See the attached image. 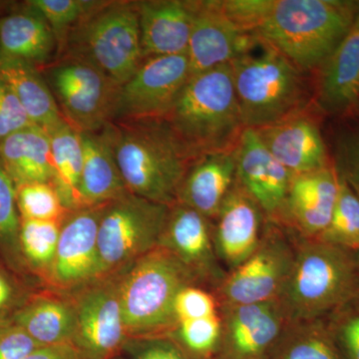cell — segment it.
Masks as SVG:
<instances>
[{"label": "cell", "mask_w": 359, "mask_h": 359, "mask_svg": "<svg viewBox=\"0 0 359 359\" xmlns=\"http://www.w3.org/2000/svg\"><path fill=\"white\" fill-rule=\"evenodd\" d=\"M353 2L264 0L252 35L273 47L299 70L325 63L355 20Z\"/></svg>", "instance_id": "6da1fadb"}, {"label": "cell", "mask_w": 359, "mask_h": 359, "mask_svg": "<svg viewBox=\"0 0 359 359\" xmlns=\"http://www.w3.org/2000/svg\"><path fill=\"white\" fill-rule=\"evenodd\" d=\"M116 161L130 194L158 204H178L180 188L197 159L161 119L107 126Z\"/></svg>", "instance_id": "7a4b0ae2"}, {"label": "cell", "mask_w": 359, "mask_h": 359, "mask_svg": "<svg viewBox=\"0 0 359 359\" xmlns=\"http://www.w3.org/2000/svg\"><path fill=\"white\" fill-rule=\"evenodd\" d=\"M161 120L195 157L233 150L245 128L231 63L192 75Z\"/></svg>", "instance_id": "3957f363"}, {"label": "cell", "mask_w": 359, "mask_h": 359, "mask_svg": "<svg viewBox=\"0 0 359 359\" xmlns=\"http://www.w3.org/2000/svg\"><path fill=\"white\" fill-rule=\"evenodd\" d=\"M127 269L119 278L118 292L128 337H155L177 325L175 299L197 276L162 245Z\"/></svg>", "instance_id": "277c9868"}, {"label": "cell", "mask_w": 359, "mask_h": 359, "mask_svg": "<svg viewBox=\"0 0 359 359\" xmlns=\"http://www.w3.org/2000/svg\"><path fill=\"white\" fill-rule=\"evenodd\" d=\"M254 46L231 66L243 126L257 130L301 113L306 86L301 70L283 54L264 43L255 54Z\"/></svg>", "instance_id": "5b68a950"}, {"label": "cell", "mask_w": 359, "mask_h": 359, "mask_svg": "<svg viewBox=\"0 0 359 359\" xmlns=\"http://www.w3.org/2000/svg\"><path fill=\"white\" fill-rule=\"evenodd\" d=\"M282 294L297 320L337 311L359 294V262L351 250L314 240L294 257Z\"/></svg>", "instance_id": "8992f818"}, {"label": "cell", "mask_w": 359, "mask_h": 359, "mask_svg": "<svg viewBox=\"0 0 359 359\" xmlns=\"http://www.w3.org/2000/svg\"><path fill=\"white\" fill-rule=\"evenodd\" d=\"M76 51L119 85L126 83L144 61L136 2H102L75 28Z\"/></svg>", "instance_id": "52a82bcc"}, {"label": "cell", "mask_w": 359, "mask_h": 359, "mask_svg": "<svg viewBox=\"0 0 359 359\" xmlns=\"http://www.w3.org/2000/svg\"><path fill=\"white\" fill-rule=\"evenodd\" d=\"M171 208L130 193L106 205L98 230L99 280L159 247Z\"/></svg>", "instance_id": "ba28073f"}, {"label": "cell", "mask_w": 359, "mask_h": 359, "mask_svg": "<svg viewBox=\"0 0 359 359\" xmlns=\"http://www.w3.org/2000/svg\"><path fill=\"white\" fill-rule=\"evenodd\" d=\"M48 83L63 117L81 133L102 131L114 120L121 85L89 61L70 54L52 66Z\"/></svg>", "instance_id": "9c48e42d"}, {"label": "cell", "mask_w": 359, "mask_h": 359, "mask_svg": "<svg viewBox=\"0 0 359 359\" xmlns=\"http://www.w3.org/2000/svg\"><path fill=\"white\" fill-rule=\"evenodd\" d=\"M191 75L187 53L144 59L120 87L113 122L162 119Z\"/></svg>", "instance_id": "30bf717a"}, {"label": "cell", "mask_w": 359, "mask_h": 359, "mask_svg": "<svg viewBox=\"0 0 359 359\" xmlns=\"http://www.w3.org/2000/svg\"><path fill=\"white\" fill-rule=\"evenodd\" d=\"M118 282L97 280L78 295L74 344L84 359H111L128 339L123 323Z\"/></svg>", "instance_id": "8fae6325"}, {"label": "cell", "mask_w": 359, "mask_h": 359, "mask_svg": "<svg viewBox=\"0 0 359 359\" xmlns=\"http://www.w3.org/2000/svg\"><path fill=\"white\" fill-rule=\"evenodd\" d=\"M105 205L75 210L63 222L48 271L54 285L73 289L99 280L98 230Z\"/></svg>", "instance_id": "7c38bea8"}, {"label": "cell", "mask_w": 359, "mask_h": 359, "mask_svg": "<svg viewBox=\"0 0 359 359\" xmlns=\"http://www.w3.org/2000/svg\"><path fill=\"white\" fill-rule=\"evenodd\" d=\"M257 42V39L242 29L226 13L222 1H196L192 33L187 51L191 74L231 63Z\"/></svg>", "instance_id": "4fadbf2b"}, {"label": "cell", "mask_w": 359, "mask_h": 359, "mask_svg": "<svg viewBox=\"0 0 359 359\" xmlns=\"http://www.w3.org/2000/svg\"><path fill=\"white\" fill-rule=\"evenodd\" d=\"M294 259L280 238L262 241L256 252L226 278L224 299L231 306L275 302L287 283Z\"/></svg>", "instance_id": "5bb4252c"}, {"label": "cell", "mask_w": 359, "mask_h": 359, "mask_svg": "<svg viewBox=\"0 0 359 359\" xmlns=\"http://www.w3.org/2000/svg\"><path fill=\"white\" fill-rule=\"evenodd\" d=\"M236 159L238 182L262 211L271 217L285 211L294 175L269 152L256 130H243Z\"/></svg>", "instance_id": "9a60e30c"}, {"label": "cell", "mask_w": 359, "mask_h": 359, "mask_svg": "<svg viewBox=\"0 0 359 359\" xmlns=\"http://www.w3.org/2000/svg\"><path fill=\"white\" fill-rule=\"evenodd\" d=\"M262 212L256 201L236 182L217 216L215 233V250L230 268L237 269L261 245Z\"/></svg>", "instance_id": "2e32d148"}, {"label": "cell", "mask_w": 359, "mask_h": 359, "mask_svg": "<svg viewBox=\"0 0 359 359\" xmlns=\"http://www.w3.org/2000/svg\"><path fill=\"white\" fill-rule=\"evenodd\" d=\"M144 59L188 51L196 1H136Z\"/></svg>", "instance_id": "e0dca14e"}, {"label": "cell", "mask_w": 359, "mask_h": 359, "mask_svg": "<svg viewBox=\"0 0 359 359\" xmlns=\"http://www.w3.org/2000/svg\"><path fill=\"white\" fill-rule=\"evenodd\" d=\"M256 131L269 152L292 175L327 166V150L320 129L302 113Z\"/></svg>", "instance_id": "ac0fdd59"}, {"label": "cell", "mask_w": 359, "mask_h": 359, "mask_svg": "<svg viewBox=\"0 0 359 359\" xmlns=\"http://www.w3.org/2000/svg\"><path fill=\"white\" fill-rule=\"evenodd\" d=\"M235 181L236 148L200 156L194 161L183 180L178 204L195 210L207 219L215 218Z\"/></svg>", "instance_id": "d6986e66"}, {"label": "cell", "mask_w": 359, "mask_h": 359, "mask_svg": "<svg viewBox=\"0 0 359 359\" xmlns=\"http://www.w3.org/2000/svg\"><path fill=\"white\" fill-rule=\"evenodd\" d=\"M339 188V174L328 166L292 176L285 210L309 237L316 240L327 229Z\"/></svg>", "instance_id": "ffe728a7"}, {"label": "cell", "mask_w": 359, "mask_h": 359, "mask_svg": "<svg viewBox=\"0 0 359 359\" xmlns=\"http://www.w3.org/2000/svg\"><path fill=\"white\" fill-rule=\"evenodd\" d=\"M81 142L83 150L79 187L81 209L107 205L128 194L116 161L107 127L95 133H81Z\"/></svg>", "instance_id": "44dd1931"}, {"label": "cell", "mask_w": 359, "mask_h": 359, "mask_svg": "<svg viewBox=\"0 0 359 359\" xmlns=\"http://www.w3.org/2000/svg\"><path fill=\"white\" fill-rule=\"evenodd\" d=\"M160 245L169 250L196 276H217L208 219L195 210L182 204L171 208Z\"/></svg>", "instance_id": "7402d4cb"}, {"label": "cell", "mask_w": 359, "mask_h": 359, "mask_svg": "<svg viewBox=\"0 0 359 359\" xmlns=\"http://www.w3.org/2000/svg\"><path fill=\"white\" fill-rule=\"evenodd\" d=\"M0 161L16 188L30 183H53V156L49 135L36 125L0 142Z\"/></svg>", "instance_id": "603a6c76"}, {"label": "cell", "mask_w": 359, "mask_h": 359, "mask_svg": "<svg viewBox=\"0 0 359 359\" xmlns=\"http://www.w3.org/2000/svg\"><path fill=\"white\" fill-rule=\"evenodd\" d=\"M318 94L321 106L332 112L348 109L359 100V26L355 20L325 61Z\"/></svg>", "instance_id": "cb8c5ba5"}, {"label": "cell", "mask_w": 359, "mask_h": 359, "mask_svg": "<svg viewBox=\"0 0 359 359\" xmlns=\"http://www.w3.org/2000/svg\"><path fill=\"white\" fill-rule=\"evenodd\" d=\"M0 77L13 90L33 124L48 132L65 121L47 80L36 66L0 54Z\"/></svg>", "instance_id": "d4e9b609"}, {"label": "cell", "mask_w": 359, "mask_h": 359, "mask_svg": "<svg viewBox=\"0 0 359 359\" xmlns=\"http://www.w3.org/2000/svg\"><path fill=\"white\" fill-rule=\"evenodd\" d=\"M282 328L275 302L231 306L228 332L238 359H256L273 344Z\"/></svg>", "instance_id": "484cf974"}, {"label": "cell", "mask_w": 359, "mask_h": 359, "mask_svg": "<svg viewBox=\"0 0 359 359\" xmlns=\"http://www.w3.org/2000/svg\"><path fill=\"white\" fill-rule=\"evenodd\" d=\"M57 46L47 21L34 9L0 20V54L34 66L46 65Z\"/></svg>", "instance_id": "4316f807"}, {"label": "cell", "mask_w": 359, "mask_h": 359, "mask_svg": "<svg viewBox=\"0 0 359 359\" xmlns=\"http://www.w3.org/2000/svg\"><path fill=\"white\" fill-rule=\"evenodd\" d=\"M13 323L23 328L40 346L74 344V304L57 297H39L26 302L14 316Z\"/></svg>", "instance_id": "83f0119b"}, {"label": "cell", "mask_w": 359, "mask_h": 359, "mask_svg": "<svg viewBox=\"0 0 359 359\" xmlns=\"http://www.w3.org/2000/svg\"><path fill=\"white\" fill-rule=\"evenodd\" d=\"M53 156V185L66 209H81L79 187L83 168L81 133L67 121H63L47 132Z\"/></svg>", "instance_id": "f1b7e54d"}, {"label": "cell", "mask_w": 359, "mask_h": 359, "mask_svg": "<svg viewBox=\"0 0 359 359\" xmlns=\"http://www.w3.org/2000/svg\"><path fill=\"white\" fill-rule=\"evenodd\" d=\"M339 195L332 219L316 240L356 252L359 250V198L339 174Z\"/></svg>", "instance_id": "f546056e"}, {"label": "cell", "mask_w": 359, "mask_h": 359, "mask_svg": "<svg viewBox=\"0 0 359 359\" xmlns=\"http://www.w3.org/2000/svg\"><path fill=\"white\" fill-rule=\"evenodd\" d=\"M63 222L21 221L20 252L33 268L48 271L57 249Z\"/></svg>", "instance_id": "4dcf8cb0"}, {"label": "cell", "mask_w": 359, "mask_h": 359, "mask_svg": "<svg viewBox=\"0 0 359 359\" xmlns=\"http://www.w3.org/2000/svg\"><path fill=\"white\" fill-rule=\"evenodd\" d=\"M20 219L65 222L71 211L66 209L52 183H30L16 188Z\"/></svg>", "instance_id": "1f68e13d"}, {"label": "cell", "mask_w": 359, "mask_h": 359, "mask_svg": "<svg viewBox=\"0 0 359 359\" xmlns=\"http://www.w3.org/2000/svg\"><path fill=\"white\" fill-rule=\"evenodd\" d=\"M103 1L82 0H32L28 6L47 21L55 35L57 43L76 28Z\"/></svg>", "instance_id": "d6a6232c"}, {"label": "cell", "mask_w": 359, "mask_h": 359, "mask_svg": "<svg viewBox=\"0 0 359 359\" xmlns=\"http://www.w3.org/2000/svg\"><path fill=\"white\" fill-rule=\"evenodd\" d=\"M20 224L16 186L0 161V250L11 259L21 255Z\"/></svg>", "instance_id": "836d02e7"}, {"label": "cell", "mask_w": 359, "mask_h": 359, "mask_svg": "<svg viewBox=\"0 0 359 359\" xmlns=\"http://www.w3.org/2000/svg\"><path fill=\"white\" fill-rule=\"evenodd\" d=\"M180 339L194 353L205 355L211 353L221 337L222 325L218 314L199 320L181 321Z\"/></svg>", "instance_id": "e575fe53"}, {"label": "cell", "mask_w": 359, "mask_h": 359, "mask_svg": "<svg viewBox=\"0 0 359 359\" xmlns=\"http://www.w3.org/2000/svg\"><path fill=\"white\" fill-rule=\"evenodd\" d=\"M280 359H342L334 337L325 330H314L299 337Z\"/></svg>", "instance_id": "d590c367"}, {"label": "cell", "mask_w": 359, "mask_h": 359, "mask_svg": "<svg viewBox=\"0 0 359 359\" xmlns=\"http://www.w3.org/2000/svg\"><path fill=\"white\" fill-rule=\"evenodd\" d=\"M216 314L214 297L199 287L188 285L180 290L175 299L174 316L177 325L181 321L199 320Z\"/></svg>", "instance_id": "8d00e7d4"}, {"label": "cell", "mask_w": 359, "mask_h": 359, "mask_svg": "<svg viewBox=\"0 0 359 359\" xmlns=\"http://www.w3.org/2000/svg\"><path fill=\"white\" fill-rule=\"evenodd\" d=\"M122 349L129 359H189L176 342L165 337H128Z\"/></svg>", "instance_id": "74e56055"}, {"label": "cell", "mask_w": 359, "mask_h": 359, "mask_svg": "<svg viewBox=\"0 0 359 359\" xmlns=\"http://www.w3.org/2000/svg\"><path fill=\"white\" fill-rule=\"evenodd\" d=\"M33 123L11 87L0 77V142Z\"/></svg>", "instance_id": "f35d334b"}, {"label": "cell", "mask_w": 359, "mask_h": 359, "mask_svg": "<svg viewBox=\"0 0 359 359\" xmlns=\"http://www.w3.org/2000/svg\"><path fill=\"white\" fill-rule=\"evenodd\" d=\"M40 346L15 323L0 325V359H25Z\"/></svg>", "instance_id": "ab89813d"}, {"label": "cell", "mask_w": 359, "mask_h": 359, "mask_svg": "<svg viewBox=\"0 0 359 359\" xmlns=\"http://www.w3.org/2000/svg\"><path fill=\"white\" fill-rule=\"evenodd\" d=\"M25 302L20 285L0 264V325L13 323L14 316Z\"/></svg>", "instance_id": "60d3db41"}, {"label": "cell", "mask_w": 359, "mask_h": 359, "mask_svg": "<svg viewBox=\"0 0 359 359\" xmlns=\"http://www.w3.org/2000/svg\"><path fill=\"white\" fill-rule=\"evenodd\" d=\"M334 337L342 359H359V306L340 318Z\"/></svg>", "instance_id": "b9f144b4"}, {"label": "cell", "mask_w": 359, "mask_h": 359, "mask_svg": "<svg viewBox=\"0 0 359 359\" xmlns=\"http://www.w3.org/2000/svg\"><path fill=\"white\" fill-rule=\"evenodd\" d=\"M359 198V135L346 142L337 172Z\"/></svg>", "instance_id": "7bdbcfd3"}, {"label": "cell", "mask_w": 359, "mask_h": 359, "mask_svg": "<svg viewBox=\"0 0 359 359\" xmlns=\"http://www.w3.org/2000/svg\"><path fill=\"white\" fill-rule=\"evenodd\" d=\"M25 359H84L73 344L40 346Z\"/></svg>", "instance_id": "ee69618b"}, {"label": "cell", "mask_w": 359, "mask_h": 359, "mask_svg": "<svg viewBox=\"0 0 359 359\" xmlns=\"http://www.w3.org/2000/svg\"><path fill=\"white\" fill-rule=\"evenodd\" d=\"M355 22L358 23V25L359 26V11L358 14H356Z\"/></svg>", "instance_id": "f6af8a7d"}, {"label": "cell", "mask_w": 359, "mask_h": 359, "mask_svg": "<svg viewBox=\"0 0 359 359\" xmlns=\"http://www.w3.org/2000/svg\"><path fill=\"white\" fill-rule=\"evenodd\" d=\"M111 359H121V358H116V356H115V358H111Z\"/></svg>", "instance_id": "bcb514c9"}]
</instances>
